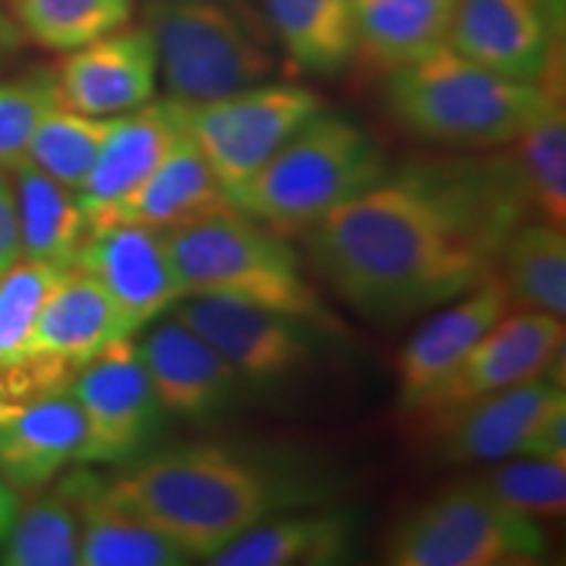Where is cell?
<instances>
[{
  "instance_id": "484cf974",
  "label": "cell",
  "mask_w": 566,
  "mask_h": 566,
  "mask_svg": "<svg viewBox=\"0 0 566 566\" xmlns=\"http://www.w3.org/2000/svg\"><path fill=\"white\" fill-rule=\"evenodd\" d=\"M275 42L296 69L334 80L354 63L352 0H260Z\"/></svg>"
},
{
  "instance_id": "7a4b0ae2",
  "label": "cell",
  "mask_w": 566,
  "mask_h": 566,
  "mask_svg": "<svg viewBox=\"0 0 566 566\" xmlns=\"http://www.w3.org/2000/svg\"><path fill=\"white\" fill-rule=\"evenodd\" d=\"M105 493L158 530L192 562L208 564L247 530L300 501L271 467L223 443H187L126 464Z\"/></svg>"
},
{
  "instance_id": "ac0fdd59",
  "label": "cell",
  "mask_w": 566,
  "mask_h": 566,
  "mask_svg": "<svg viewBox=\"0 0 566 566\" xmlns=\"http://www.w3.org/2000/svg\"><path fill=\"white\" fill-rule=\"evenodd\" d=\"M184 129V105L176 97L153 101L116 118L95 166L76 189L90 229L137 192Z\"/></svg>"
},
{
  "instance_id": "277c9868",
  "label": "cell",
  "mask_w": 566,
  "mask_h": 566,
  "mask_svg": "<svg viewBox=\"0 0 566 566\" xmlns=\"http://www.w3.org/2000/svg\"><path fill=\"white\" fill-rule=\"evenodd\" d=\"M187 296H223L292 315L323 336H346V325L304 273L289 237L237 208L166 231Z\"/></svg>"
},
{
  "instance_id": "603a6c76",
  "label": "cell",
  "mask_w": 566,
  "mask_h": 566,
  "mask_svg": "<svg viewBox=\"0 0 566 566\" xmlns=\"http://www.w3.org/2000/svg\"><path fill=\"white\" fill-rule=\"evenodd\" d=\"M457 0H352L354 61L391 74L449 42Z\"/></svg>"
},
{
  "instance_id": "8fae6325",
  "label": "cell",
  "mask_w": 566,
  "mask_h": 566,
  "mask_svg": "<svg viewBox=\"0 0 566 566\" xmlns=\"http://www.w3.org/2000/svg\"><path fill=\"white\" fill-rule=\"evenodd\" d=\"M564 338L562 317L537 310L506 313L459 359L454 370L422 396L409 417L436 420L485 396L548 375L556 357H562Z\"/></svg>"
},
{
  "instance_id": "4fadbf2b",
  "label": "cell",
  "mask_w": 566,
  "mask_h": 566,
  "mask_svg": "<svg viewBox=\"0 0 566 566\" xmlns=\"http://www.w3.org/2000/svg\"><path fill=\"white\" fill-rule=\"evenodd\" d=\"M562 40L533 0H457L451 51L514 82H556Z\"/></svg>"
},
{
  "instance_id": "83f0119b",
  "label": "cell",
  "mask_w": 566,
  "mask_h": 566,
  "mask_svg": "<svg viewBox=\"0 0 566 566\" xmlns=\"http://www.w3.org/2000/svg\"><path fill=\"white\" fill-rule=\"evenodd\" d=\"M13 24L42 51L71 53L132 24L137 0H3Z\"/></svg>"
},
{
  "instance_id": "9a60e30c",
  "label": "cell",
  "mask_w": 566,
  "mask_h": 566,
  "mask_svg": "<svg viewBox=\"0 0 566 566\" xmlns=\"http://www.w3.org/2000/svg\"><path fill=\"white\" fill-rule=\"evenodd\" d=\"M59 101L84 116H124L158 95V48L147 27L126 24L105 38L63 53L53 71Z\"/></svg>"
},
{
  "instance_id": "d4e9b609",
  "label": "cell",
  "mask_w": 566,
  "mask_h": 566,
  "mask_svg": "<svg viewBox=\"0 0 566 566\" xmlns=\"http://www.w3.org/2000/svg\"><path fill=\"white\" fill-rule=\"evenodd\" d=\"M9 179L17 200L21 258L59 271L74 268L90 231L74 189L63 187L27 160L9 168Z\"/></svg>"
},
{
  "instance_id": "1f68e13d",
  "label": "cell",
  "mask_w": 566,
  "mask_h": 566,
  "mask_svg": "<svg viewBox=\"0 0 566 566\" xmlns=\"http://www.w3.org/2000/svg\"><path fill=\"white\" fill-rule=\"evenodd\" d=\"M472 478L501 506L527 520H556L566 509V459L506 457Z\"/></svg>"
},
{
  "instance_id": "d6a6232c",
  "label": "cell",
  "mask_w": 566,
  "mask_h": 566,
  "mask_svg": "<svg viewBox=\"0 0 566 566\" xmlns=\"http://www.w3.org/2000/svg\"><path fill=\"white\" fill-rule=\"evenodd\" d=\"M61 273L53 265L19 258L0 275V370H9L30 357L40 310Z\"/></svg>"
},
{
  "instance_id": "4316f807",
  "label": "cell",
  "mask_w": 566,
  "mask_h": 566,
  "mask_svg": "<svg viewBox=\"0 0 566 566\" xmlns=\"http://www.w3.org/2000/svg\"><path fill=\"white\" fill-rule=\"evenodd\" d=\"M499 275L522 310L566 315V237L554 223L527 218L509 233Z\"/></svg>"
},
{
  "instance_id": "e575fe53",
  "label": "cell",
  "mask_w": 566,
  "mask_h": 566,
  "mask_svg": "<svg viewBox=\"0 0 566 566\" xmlns=\"http://www.w3.org/2000/svg\"><path fill=\"white\" fill-rule=\"evenodd\" d=\"M516 457L566 459V394L537 417L533 430L516 449Z\"/></svg>"
},
{
  "instance_id": "30bf717a",
  "label": "cell",
  "mask_w": 566,
  "mask_h": 566,
  "mask_svg": "<svg viewBox=\"0 0 566 566\" xmlns=\"http://www.w3.org/2000/svg\"><path fill=\"white\" fill-rule=\"evenodd\" d=\"M171 315L202 336L247 386L292 380L315 359L321 331L292 315L223 296H184Z\"/></svg>"
},
{
  "instance_id": "f546056e",
  "label": "cell",
  "mask_w": 566,
  "mask_h": 566,
  "mask_svg": "<svg viewBox=\"0 0 566 566\" xmlns=\"http://www.w3.org/2000/svg\"><path fill=\"white\" fill-rule=\"evenodd\" d=\"M6 566H76L80 564V514L66 488L55 483L21 504L9 537L0 546Z\"/></svg>"
},
{
  "instance_id": "8992f818",
  "label": "cell",
  "mask_w": 566,
  "mask_h": 566,
  "mask_svg": "<svg viewBox=\"0 0 566 566\" xmlns=\"http://www.w3.org/2000/svg\"><path fill=\"white\" fill-rule=\"evenodd\" d=\"M160 80L176 101H210L268 82L279 42L258 0H145Z\"/></svg>"
},
{
  "instance_id": "ba28073f",
  "label": "cell",
  "mask_w": 566,
  "mask_h": 566,
  "mask_svg": "<svg viewBox=\"0 0 566 566\" xmlns=\"http://www.w3.org/2000/svg\"><path fill=\"white\" fill-rule=\"evenodd\" d=\"M184 105V124L226 195L260 171L302 129L323 101L315 90L289 82H260Z\"/></svg>"
},
{
  "instance_id": "52a82bcc",
  "label": "cell",
  "mask_w": 566,
  "mask_h": 566,
  "mask_svg": "<svg viewBox=\"0 0 566 566\" xmlns=\"http://www.w3.org/2000/svg\"><path fill=\"white\" fill-rule=\"evenodd\" d=\"M548 543L535 520L512 512L462 480L391 530L386 562L394 566H522L541 562Z\"/></svg>"
},
{
  "instance_id": "cb8c5ba5",
  "label": "cell",
  "mask_w": 566,
  "mask_h": 566,
  "mask_svg": "<svg viewBox=\"0 0 566 566\" xmlns=\"http://www.w3.org/2000/svg\"><path fill=\"white\" fill-rule=\"evenodd\" d=\"M357 541L354 516L346 512L283 514L247 530L212 556L216 566H323L344 564Z\"/></svg>"
},
{
  "instance_id": "5b68a950",
  "label": "cell",
  "mask_w": 566,
  "mask_h": 566,
  "mask_svg": "<svg viewBox=\"0 0 566 566\" xmlns=\"http://www.w3.org/2000/svg\"><path fill=\"white\" fill-rule=\"evenodd\" d=\"M388 174L386 153L363 124L321 111L229 200L281 237H304Z\"/></svg>"
},
{
  "instance_id": "9c48e42d",
  "label": "cell",
  "mask_w": 566,
  "mask_h": 566,
  "mask_svg": "<svg viewBox=\"0 0 566 566\" xmlns=\"http://www.w3.org/2000/svg\"><path fill=\"white\" fill-rule=\"evenodd\" d=\"M84 417L80 464H129L150 449L163 409L134 338L92 357L69 386Z\"/></svg>"
},
{
  "instance_id": "5bb4252c",
  "label": "cell",
  "mask_w": 566,
  "mask_h": 566,
  "mask_svg": "<svg viewBox=\"0 0 566 566\" xmlns=\"http://www.w3.org/2000/svg\"><path fill=\"white\" fill-rule=\"evenodd\" d=\"M134 346L166 415L210 422L242 401L247 384L237 370L174 315L153 328L147 325Z\"/></svg>"
},
{
  "instance_id": "4dcf8cb0",
  "label": "cell",
  "mask_w": 566,
  "mask_h": 566,
  "mask_svg": "<svg viewBox=\"0 0 566 566\" xmlns=\"http://www.w3.org/2000/svg\"><path fill=\"white\" fill-rule=\"evenodd\" d=\"M116 118L84 116L59 103L40 118L24 160L76 192L95 166Z\"/></svg>"
},
{
  "instance_id": "74e56055",
  "label": "cell",
  "mask_w": 566,
  "mask_h": 566,
  "mask_svg": "<svg viewBox=\"0 0 566 566\" xmlns=\"http://www.w3.org/2000/svg\"><path fill=\"white\" fill-rule=\"evenodd\" d=\"M21 509V493L13 491V488L0 478V546L9 537L13 522H17Z\"/></svg>"
},
{
  "instance_id": "f35d334b",
  "label": "cell",
  "mask_w": 566,
  "mask_h": 566,
  "mask_svg": "<svg viewBox=\"0 0 566 566\" xmlns=\"http://www.w3.org/2000/svg\"><path fill=\"white\" fill-rule=\"evenodd\" d=\"M533 3L546 13L551 24H554V30L558 34H564V27H566V0H533Z\"/></svg>"
},
{
  "instance_id": "ffe728a7",
  "label": "cell",
  "mask_w": 566,
  "mask_h": 566,
  "mask_svg": "<svg viewBox=\"0 0 566 566\" xmlns=\"http://www.w3.org/2000/svg\"><path fill=\"white\" fill-rule=\"evenodd\" d=\"M59 483L80 514L82 566H179L189 558L158 530L137 520L105 493V478L90 467H76Z\"/></svg>"
},
{
  "instance_id": "f1b7e54d",
  "label": "cell",
  "mask_w": 566,
  "mask_h": 566,
  "mask_svg": "<svg viewBox=\"0 0 566 566\" xmlns=\"http://www.w3.org/2000/svg\"><path fill=\"white\" fill-rule=\"evenodd\" d=\"M509 153L512 168L525 197L530 218L566 223V116L564 101L554 103L516 137Z\"/></svg>"
},
{
  "instance_id": "7402d4cb",
  "label": "cell",
  "mask_w": 566,
  "mask_h": 566,
  "mask_svg": "<svg viewBox=\"0 0 566 566\" xmlns=\"http://www.w3.org/2000/svg\"><path fill=\"white\" fill-rule=\"evenodd\" d=\"M231 208L233 205L221 181L216 179L189 132L184 129L145 184L126 197L103 223L129 221L158 231H171Z\"/></svg>"
},
{
  "instance_id": "8d00e7d4",
  "label": "cell",
  "mask_w": 566,
  "mask_h": 566,
  "mask_svg": "<svg viewBox=\"0 0 566 566\" xmlns=\"http://www.w3.org/2000/svg\"><path fill=\"white\" fill-rule=\"evenodd\" d=\"M24 42V34H21L19 27L13 24L9 9H6V3L0 0V69L21 51Z\"/></svg>"
},
{
  "instance_id": "3957f363",
  "label": "cell",
  "mask_w": 566,
  "mask_h": 566,
  "mask_svg": "<svg viewBox=\"0 0 566 566\" xmlns=\"http://www.w3.org/2000/svg\"><path fill=\"white\" fill-rule=\"evenodd\" d=\"M386 111L409 137L449 150H499L562 103V84L514 82L449 45L386 74Z\"/></svg>"
},
{
  "instance_id": "7c38bea8",
  "label": "cell",
  "mask_w": 566,
  "mask_h": 566,
  "mask_svg": "<svg viewBox=\"0 0 566 566\" xmlns=\"http://www.w3.org/2000/svg\"><path fill=\"white\" fill-rule=\"evenodd\" d=\"M74 268H82L103 286L116 307L122 334H137L171 313L184 300V286L168 250L166 231L150 226L111 221L87 231Z\"/></svg>"
},
{
  "instance_id": "d590c367",
  "label": "cell",
  "mask_w": 566,
  "mask_h": 566,
  "mask_svg": "<svg viewBox=\"0 0 566 566\" xmlns=\"http://www.w3.org/2000/svg\"><path fill=\"white\" fill-rule=\"evenodd\" d=\"M21 258L19 242V218L17 200H13V187L9 171L0 168V275Z\"/></svg>"
},
{
  "instance_id": "6da1fadb",
  "label": "cell",
  "mask_w": 566,
  "mask_h": 566,
  "mask_svg": "<svg viewBox=\"0 0 566 566\" xmlns=\"http://www.w3.org/2000/svg\"><path fill=\"white\" fill-rule=\"evenodd\" d=\"M530 212L509 155L407 166L304 233L313 271L375 323L443 307L499 271Z\"/></svg>"
},
{
  "instance_id": "d6986e66",
  "label": "cell",
  "mask_w": 566,
  "mask_h": 566,
  "mask_svg": "<svg viewBox=\"0 0 566 566\" xmlns=\"http://www.w3.org/2000/svg\"><path fill=\"white\" fill-rule=\"evenodd\" d=\"M84 417L71 391L0 405V478L19 493H38L80 464Z\"/></svg>"
},
{
  "instance_id": "44dd1931",
  "label": "cell",
  "mask_w": 566,
  "mask_h": 566,
  "mask_svg": "<svg viewBox=\"0 0 566 566\" xmlns=\"http://www.w3.org/2000/svg\"><path fill=\"white\" fill-rule=\"evenodd\" d=\"M118 338L126 336L101 283L82 268H69L42 304L30 357L48 359L76 375Z\"/></svg>"
},
{
  "instance_id": "e0dca14e",
  "label": "cell",
  "mask_w": 566,
  "mask_h": 566,
  "mask_svg": "<svg viewBox=\"0 0 566 566\" xmlns=\"http://www.w3.org/2000/svg\"><path fill=\"white\" fill-rule=\"evenodd\" d=\"M564 396L562 380L554 373L499 391L454 412L422 422L433 436V454L443 464H491L516 457L546 409Z\"/></svg>"
},
{
  "instance_id": "2e32d148",
  "label": "cell",
  "mask_w": 566,
  "mask_h": 566,
  "mask_svg": "<svg viewBox=\"0 0 566 566\" xmlns=\"http://www.w3.org/2000/svg\"><path fill=\"white\" fill-rule=\"evenodd\" d=\"M512 310L499 271L475 289L443 304L422 328H417L396 359V401L412 415L422 396L454 370L459 359Z\"/></svg>"
},
{
  "instance_id": "836d02e7",
  "label": "cell",
  "mask_w": 566,
  "mask_h": 566,
  "mask_svg": "<svg viewBox=\"0 0 566 566\" xmlns=\"http://www.w3.org/2000/svg\"><path fill=\"white\" fill-rule=\"evenodd\" d=\"M59 103L53 71H34L0 82V168L3 171L24 160L40 118Z\"/></svg>"
}]
</instances>
